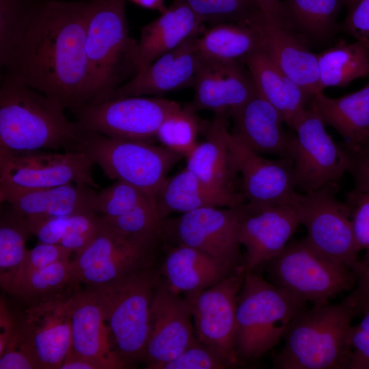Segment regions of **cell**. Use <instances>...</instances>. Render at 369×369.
Returning <instances> with one entry per match:
<instances>
[{"instance_id": "obj_6", "label": "cell", "mask_w": 369, "mask_h": 369, "mask_svg": "<svg viewBox=\"0 0 369 369\" xmlns=\"http://www.w3.org/2000/svg\"><path fill=\"white\" fill-rule=\"evenodd\" d=\"M85 51L93 102L104 101L129 76L136 74L137 41L129 33L125 0H90Z\"/></svg>"}, {"instance_id": "obj_20", "label": "cell", "mask_w": 369, "mask_h": 369, "mask_svg": "<svg viewBox=\"0 0 369 369\" xmlns=\"http://www.w3.org/2000/svg\"><path fill=\"white\" fill-rule=\"evenodd\" d=\"M243 23L255 32L258 49L293 81L311 96L322 92L317 54L308 48L290 25L260 10Z\"/></svg>"}, {"instance_id": "obj_55", "label": "cell", "mask_w": 369, "mask_h": 369, "mask_svg": "<svg viewBox=\"0 0 369 369\" xmlns=\"http://www.w3.org/2000/svg\"><path fill=\"white\" fill-rule=\"evenodd\" d=\"M367 270H369V253L366 254L363 260L359 262L356 273L358 274Z\"/></svg>"}, {"instance_id": "obj_16", "label": "cell", "mask_w": 369, "mask_h": 369, "mask_svg": "<svg viewBox=\"0 0 369 369\" xmlns=\"http://www.w3.org/2000/svg\"><path fill=\"white\" fill-rule=\"evenodd\" d=\"M244 269L202 290L187 294L197 338L221 354L233 367L238 364L234 340L238 293Z\"/></svg>"}, {"instance_id": "obj_37", "label": "cell", "mask_w": 369, "mask_h": 369, "mask_svg": "<svg viewBox=\"0 0 369 369\" xmlns=\"http://www.w3.org/2000/svg\"><path fill=\"white\" fill-rule=\"evenodd\" d=\"M200 123L188 106L170 114L161 124L156 138L161 145L187 157L197 144Z\"/></svg>"}, {"instance_id": "obj_7", "label": "cell", "mask_w": 369, "mask_h": 369, "mask_svg": "<svg viewBox=\"0 0 369 369\" xmlns=\"http://www.w3.org/2000/svg\"><path fill=\"white\" fill-rule=\"evenodd\" d=\"M74 151L86 154L111 179L133 184L153 197L169 170L183 158L162 145L90 131L81 133Z\"/></svg>"}, {"instance_id": "obj_24", "label": "cell", "mask_w": 369, "mask_h": 369, "mask_svg": "<svg viewBox=\"0 0 369 369\" xmlns=\"http://www.w3.org/2000/svg\"><path fill=\"white\" fill-rule=\"evenodd\" d=\"M235 136L259 154L292 159L295 135L284 128L279 112L257 93L241 107L232 111Z\"/></svg>"}, {"instance_id": "obj_9", "label": "cell", "mask_w": 369, "mask_h": 369, "mask_svg": "<svg viewBox=\"0 0 369 369\" xmlns=\"http://www.w3.org/2000/svg\"><path fill=\"white\" fill-rule=\"evenodd\" d=\"M337 183L301 194L297 208L300 225L307 230L309 245L327 258L356 270L358 253L350 211L346 202L336 197Z\"/></svg>"}, {"instance_id": "obj_10", "label": "cell", "mask_w": 369, "mask_h": 369, "mask_svg": "<svg viewBox=\"0 0 369 369\" xmlns=\"http://www.w3.org/2000/svg\"><path fill=\"white\" fill-rule=\"evenodd\" d=\"M180 105L159 97L130 96L82 105L72 112L81 132L148 141Z\"/></svg>"}, {"instance_id": "obj_8", "label": "cell", "mask_w": 369, "mask_h": 369, "mask_svg": "<svg viewBox=\"0 0 369 369\" xmlns=\"http://www.w3.org/2000/svg\"><path fill=\"white\" fill-rule=\"evenodd\" d=\"M266 265L273 283L305 303L327 301L357 279L354 270L323 256L305 238L288 244Z\"/></svg>"}, {"instance_id": "obj_56", "label": "cell", "mask_w": 369, "mask_h": 369, "mask_svg": "<svg viewBox=\"0 0 369 369\" xmlns=\"http://www.w3.org/2000/svg\"><path fill=\"white\" fill-rule=\"evenodd\" d=\"M361 0H344V5L347 8V12L351 11Z\"/></svg>"}, {"instance_id": "obj_5", "label": "cell", "mask_w": 369, "mask_h": 369, "mask_svg": "<svg viewBox=\"0 0 369 369\" xmlns=\"http://www.w3.org/2000/svg\"><path fill=\"white\" fill-rule=\"evenodd\" d=\"M160 279L153 265L92 287L102 303L112 345L126 368L144 361L151 303Z\"/></svg>"}, {"instance_id": "obj_21", "label": "cell", "mask_w": 369, "mask_h": 369, "mask_svg": "<svg viewBox=\"0 0 369 369\" xmlns=\"http://www.w3.org/2000/svg\"><path fill=\"white\" fill-rule=\"evenodd\" d=\"M70 317V350L92 361L98 369L126 368L112 345L103 307L94 288H78L74 291Z\"/></svg>"}, {"instance_id": "obj_44", "label": "cell", "mask_w": 369, "mask_h": 369, "mask_svg": "<svg viewBox=\"0 0 369 369\" xmlns=\"http://www.w3.org/2000/svg\"><path fill=\"white\" fill-rule=\"evenodd\" d=\"M72 252L59 245L40 243L27 252L17 269L8 278L0 282L1 288L12 281L33 271L62 260H70Z\"/></svg>"}, {"instance_id": "obj_43", "label": "cell", "mask_w": 369, "mask_h": 369, "mask_svg": "<svg viewBox=\"0 0 369 369\" xmlns=\"http://www.w3.org/2000/svg\"><path fill=\"white\" fill-rule=\"evenodd\" d=\"M232 367L221 354L196 337L178 357L163 364L159 369H223Z\"/></svg>"}, {"instance_id": "obj_53", "label": "cell", "mask_w": 369, "mask_h": 369, "mask_svg": "<svg viewBox=\"0 0 369 369\" xmlns=\"http://www.w3.org/2000/svg\"><path fill=\"white\" fill-rule=\"evenodd\" d=\"M59 369H98V367L87 359L70 350L63 360Z\"/></svg>"}, {"instance_id": "obj_49", "label": "cell", "mask_w": 369, "mask_h": 369, "mask_svg": "<svg viewBox=\"0 0 369 369\" xmlns=\"http://www.w3.org/2000/svg\"><path fill=\"white\" fill-rule=\"evenodd\" d=\"M350 152L349 173L355 180V187L369 190V148Z\"/></svg>"}, {"instance_id": "obj_28", "label": "cell", "mask_w": 369, "mask_h": 369, "mask_svg": "<svg viewBox=\"0 0 369 369\" xmlns=\"http://www.w3.org/2000/svg\"><path fill=\"white\" fill-rule=\"evenodd\" d=\"M310 107L326 124L340 133L349 152L369 148V82L363 88L339 98L316 92L311 97Z\"/></svg>"}, {"instance_id": "obj_39", "label": "cell", "mask_w": 369, "mask_h": 369, "mask_svg": "<svg viewBox=\"0 0 369 369\" xmlns=\"http://www.w3.org/2000/svg\"><path fill=\"white\" fill-rule=\"evenodd\" d=\"M36 0H0V62L2 66L25 29Z\"/></svg>"}, {"instance_id": "obj_50", "label": "cell", "mask_w": 369, "mask_h": 369, "mask_svg": "<svg viewBox=\"0 0 369 369\" xmlns=\"http://www.w3.org/2000/svg\"><path fill=\"white\" fill-rule=\"evenodd\" d=\"M16 328L14 317L9 311L5 299L0 301V355L5 351L7 344L12 337Z\"/></svg>"}, {"instance_id": "obj_42", "label": "cell", "mask_w": 369, "mask_h": 369, "mask_svg": "<svg viewBox=\"0 0 369 369\" xmlns=\"http://www.w3.org/2000/svg\"><path fill=\"white\" fill-rule=\"evenodd\" d=\"M102 223V215L95 211L70 215L60 245L75 254L81 253L96 238Z\"/></svg>"}, {"instance_id": "obj_3", "label": "cell", "mask_w": 369, "mask_h": 369, "mask_svg": "<svg viewBox=\"0 0 369 369\" xmlns=\"http://www.w3.org/2000/svg\"><path fill=\"white\" fill-rule=\"evenodd\" d=\"M357 312L350 295L342 302L315 303L288 325L285 344L274 359L281 369H345L352 356V320Z\"/></svg>"}, {"instance_id": "obj_40", "label": "cell", "mask_w": 369, "mask_h": 369, "mask_svg": "<svg viewBox=\"0 0 369 369\" xmlns=\"http://www.w3.org/2000/svg\"><path fill=\"white\" fill-rule=\"evenodd\" d=\"M204 23H243L260 10L255 0H183Z\"/></svg>"}, {"instance_id": "obj_11", "label": "cell", "mask_w": 369, "mask_h": 369, "mask_svg": "<svg viewBox=\"0 0 369 369\" xmlns=\"http://www.w3.org/2000/svg\"><path fill=\"white\" fill-rule=\"evenodd\" d=\"M326 124L311 107L295 120L293 162L297 191L309 193L337 183L348 172L351 155L344 145L336 143L327 132Z\"/></svg>"}, {"instance_id": "obj_22", "label": "cell", "mask_w": 369, "mask_h": 369, "mask_svg": "<svg viewBox=\"0 0 369 369\" xmlns=\"http://www.w3.org/2000/svg\"><path fill=\"white\" fill-rule=\"evenodd\" d=\"M199 35L191 37L155 59L113 90L105 100L130 96H158L193 86L200 62L196 48V39Z\"/></svg>"}, {"instance_id": "obj_38", "label": "cell", "mask_w": 369, "mask_h": 369, "mask_svg": "<svg viewBox=\"0 0 369 369\" xmlns=\"http://www.w3.org/2000/svg\"><path fill=\"white\" fill-rule=\"evenodd\" d=\"M103 218L117 231L130 238L156 244L163 239L161 220L154 200L140 204L118 217Z\"/></svg>"}, {"instance_id": "obj_48", "label": "cell", "mask_w": 369, "mask_h": 369, "mask_svg": "<svg viewBox=\"0 0 369 369\" xmlns=\"http://www.w3.org/2000/svg\"><path fill=\"white\" fill-rule=\"evenodd\" d=\"M0 369H37L31 357L18 346L15 331L0 355Z\"/></svg>"}, {"instance_id": "obj_27", "label": "cell", "mask_w": 369, "mask_h": 369, "mask_svg": "<svg viewBox=\"0 0 369 369\" xmlns=\"http://www.w3.org/2000/svg\"><path fill=\"white\" fill-rule=\"evenodd\" d=\"M96 190L78 184L31 190L0 188V200L27 219H41L95 211Z\"/></svg>"}, {"instance_id": "obj_15", "label": "cell", "mask_w": 369, "mask_h": 369, "mask_svg": "<svg viewBox=\"0 0 369 369\" xmlns=\"http://www.w3.org/2000/svg\"><path fill=\"white\" fill-rule=\"evenodd\" d=\"M75 286L28 305L16 323L18 346L37 369H59L72 346L70 304Z\"/></svg>"}, {"instance_id": "obj_26", "label": "cell", "mask_w": 369, "mask_h": 369, "mask_svg": "<svg viewBox=\"0 0 369 369\" xmlns=\"http://www.w3.org/2000/svg\"><path fill=\"white\" fill-rule=\"evenodd\" d=\"M204 24L183 0H174L158 18L141 28L134 56L136 74L187 39L202 33Z\"/></svg>"}, {"instance_id": "obj_1", "label": "cell", "mask_w": 369, "mask_h": 369, "mask_svg": "<svg viewBox=\"0 0 369 369\" xmlns=\"http://www.w3.org/2000/svg\"><path fill=\"white\" fill-rule=\"evenodd\" d=\"M90 1L36 5L2 66L5 74L53 97L71 111L93 102L85 40Z\"/></svg>"}, {"instance_id": "obj_23", "label": "cell", "mask_w": 369, "mask_h": 369, "mask_svg": "<svg viewBox=\"0 0 369 369\" xmlns=\"http://www.w3.org/2000/svg\"><path fill=\"white\" fill-rule=\"evenodd\" d=\"M193 87L194 97L187 106L195 113L200 110L230 113L257 93L249 71L239 62H215L200 58Z\"/></svg>"}, {"instance_id": "obj_18", "label": "cell", "mask_w": 369, "mask_h": 369, "mask_svg": "<svg viewBox=\"0 0 369 369\" xmlns=\"http://www.w3.org/2000/svg\"><path fill=\"white\" fill-rule=\"evenodd\" d=\"M226 141L242 177V190L247 202L258 205H297L301 197L295 186L290 159H268L245 146L228 127Z\"/></svg>"}, {"instance_id": "obj_30", "label": "cell", "mask_w": 369, "mask_h": 369, "mask_svg": "<svg viewBox=\"0 0 369 369\" xmlns=\"http://www.w3.org/2000/svg\"><path fill=\"white\" fill-rule=\"evenodd\" d=\"M159 271L170 289L184 295L212 286L234 273L206 253L185 245L168 249Z\"/></svg>"}, {"instance_id": "obj_45", "label": "cell", "mask_w": 369, "mask_h": 369, "mask_svg": "<svg viewBox=\"0 0 369 369\" xmlns=\"http://www.w3.org/2000/svg\"><path fill=\"white\" fill-rule=\"evenodd\" d=\"M348 207L354 237L359 249L369 253V190L355 187L345 202Z\"/></svg>"}, {"instance_id": "obj_29", "label": "cell", "mask_w": 369, "mask_h": 369, "mask_svg": "<svg viewBox=\"0 0 369 369\" xmlns=\"http://www.w3.org/2000/svg\"><path fill=\"white\" fill-rule=\"evenodd\" d=\"M243 62L258 93L279 112L285 124L292 129L297 118L307 108L312 96L259 49Z\"/></svg>"}, {"instance_id": "obj_33", "label": "cell", "mask_w": 369, "mask_h": 369, "mask_svg": "<svg viewBox=\"0 0 369 369\" xmlns=\"http://www.w3.org/2000/svg\"><path fill=\"white\" fill-rule=\"evenodd\" d=\"M320 90L344 87L354 80L369 76V53L360 42L341 41L317 54Z\"/></svg>"}, {"instance_id": "obj_32", "label": "cell", "mask_w": 369, "mask_h": 369, "mask_svg": "<svg viewBox=\"0 0 369 369\" xmlns=\"http://www.w3.org/2000/svg\"><path fill=\"white\" fill-rule=\"evenodd\" d=\"M196 48L204 60L240 62L258 49V41L248 25L225 23L204 29L196 39Z\"/></svg>"}, {"instance_id": "obj_19", "label": "cell", "mask_w": 369, "mask_h": 369, "mask_svg": "<svg viewBox=\"0 0 369 369\" xmlns=\"http://www.w3.org/2000/svg\"><path fill=\"white\" fill-rule=\"evenodd\" d=\"M195 338L187 301L170 289L161 277L150 307L149 333L144 358L146 368L159 369L178 357Z\"/></svg>"}, {"instance_id": "obj_25", "label": "cell", "mask_w": 369, "mask_h": 369, "mask_svg": "<svg viewBox=\"0 0 369 369\" xmlns=\"http://www.w3.org/2000/svg\"><path fill=\"white\" fill-rule=\"evenodd\" d=\"M154 197L161 220L175 213L206 207L233 208L246 202L241 192L212 186L186 167L167 176Z\"/></svg>"}, {"instance_id": "obj_14", "label": "cell", "mask_w": 369, "mask_h": 369, "mask_svg": "<svg viewBox=\"0 0 369 369\" xmlns=\"http://www.w3.org/2000/svg\"><path fill=\"white\" fill-rule=\"evenodd\" d=\"M94 165L77 151L0 152V188L31 190L78 184L98 189Z\"/></svg>"}, {"instance_id": "obj_36", "label": "cell", "mask_w": 369, "mask_h": 369, "mask_svg": "<svg viewBox=\"0 0 369 369\" xmlns=\"http://www.w3.org/2000/svg\"><path fill=\"white\" fill-rule=\"evenodd\" d=\"M10 206V205H9ZM30 234L25 217L10 206L1 209L0 282L10 276L23 260Z\"/></svg>"}, {"instance_id": "obj_34", "label": "cell", "mask_w": 369, "mask_h": 369, "mask_svg": "<svg viewBox=\"0 0 369 369\" xmlns=\"http://www.w3.org/2000/svg\"><path fill=\"white\" fill-rule=\"evenodd\" d=\"M70 262L62 260L33 271L2 288L27 305L37 303L79 285L72 277Z\"/></svg>"}, {"instance_id": "obj_13", "label": "cell", "mask_w": 369, "mask_h": 369, "mask_svg": "<svg viewBox=\"0 0 369 369\" xmlns=\"http://www.w3.org/2000/svg\"><path fill=\"white\" fill-rule=\"evenodd\" d=\"M236 207H206L162 219L163 237L206 253L232 272L244 269Z\"/></svg>"}, {"instance_id": "obj_47", "label": "cell", "mask_w": 369, "mask_h": 369, "mask_svg": "<svg viewBox=\"0 0 369 369\" xmlns=\"http://www.w3.org/2000/svg\"><path fill=\"white\" fill-rule=\"evenodd\" d=\"M344 29L369 53V0H361L347 12Z\"/></svg>"}, {"instance_id": "obj_46", "label": "cell", "mask_w": 369, "mask_h": 369, "mask_svg": "<svg viewBox=\"0 0 369 369\" xmlns=\"http://www.w3.org/2000/svg\"><path fill=\"white\" fill-rule=\"evenodd\" d=\"M364 316L351 331L352 356L349 369H369V304L361 311Z\"/></svg>"}, {"instance_id": "obj_17", "label": "cell", "mask_w": 369, "mask_h": 369, "mask_svg": "<svg viewBox=\"0 0 369 369\" xmlns=\"http://www.w3.org/2000/svg\"><path fill=\"white\" fill-rule=\"evenodd\" d=\"M237 208V234L245 248V272L255 271L279 254L300 225L296 205H258Z\"/></svg>"}, {"instance_id": "obj_12", "label": "cell", "mask_w": 369, "mask_h": 369, "mask_svg": "<svg viewBox=\"0 0 369 369\" xmlns=\"http://www.w3.org/2000/svg\"><path fill=\"white\" fill-rule=\"evenodd\" d=\"M102 219L96 238L70 262V273L77 284L99 287L154 265L158 244L126 237Z\"/></svg>"}, {"instance_id": "obj_51", "label": "cell", "mask_w": 369, "mask_h": 369, "mask_svg": "<svg viewBox=\"0 0 369 369\" xmlns=\"http://www.w3.org/2000/svg\"><path fill=\"white\" fill-rule=\"evenodd\" d=\"M358 286L351 295L352 296L357 312L369 304V270L357 274Z\"/></svg>"}, {"instance_id": "obj_35", "label": "cell", "mask_w": 369, "mask_h": 369, "mask_svg": "<svg viewBox=\"0 0 369 369\" xmlns=\"http://www.w3.org/2000/svg\"><path fill=\"white\" fill-rule=\"evenodd\" d=\"M283 4L290 25L316 38L332 31L344 5V0H285Z\"/></svg>"}, {"instance_id": "obj_54", "label": "cell", "mask_w": 369, "mask_h": 369, "mask_svg": "<svg viewBox=\"0 0 369 369\" xmlns=\"http://www.w3.org/2000/svg\"><path fill=\"white\" fill-rule=\"evenodd\" d=\"M137 5L162 13L166 10L164 0H130Z\"/></svg>"}, {"instance_id": "obj_31", "label": "cell", "mask_w": 369, "mask_h": 369, "mask_svg": "<svg viewBox=\"0 0 369 369\" xmlns=\"http://www.w3.org/2000/svg\"><path fill=\"white\" fill-rule=\"evenodd\" d=\"M224 113H216L206 127V139L198 142L186 157V168L204 182L219 188L235 190L238 171L226 141Z\"/></svg>"}, {"instance_id": "obj_4", "label": "cell", "mask_w": 369, "mask_h": 369, "mask_svg": "<svg viewBox=\"0 0 369 369\" xmlns=\"http://www.w3.org/2000/svg\"><path fill=\"white\" fill-rule=\"evenodd\" d=\"M245 273L236 316L234 346L238 362L256 359L273 349L305 305L255 271Z\"/></svg>"}, {"instance_id": "obj_2", "label": "cell", "mask_w": 369, "mask_h": 369, "mask_svg": "<svg viewBox=\"0 0 369 369\" xmlns=\"http://www.w3.org/2000/svg\"><path fill=\"white\" fill-rule=\"evenodd\" d=\"M57 99L5 74L0 87V152L74 151L81 131Z\"/></svg>"}, {"instance_id": "obj_52", "label": "cell", "mask_w": 369, "mask_h": 369, "mask_svg": "<svg viewBox=\"0 0 369 369\" xmlns=\"http://www.w3.org/2000/svg\"><path fill=\"white\" fill-rule=\"evenodd\" d=\"M255 1L261 12L266 14L276 17L279 18V20L290 25L286 15L283 2L281 0H255Z\"/></svg>"}, {"instance_id": "obj_41", "label": "cell", "mask_w": 369, "mask_h": 369, "mask_svg": "<svg viewBox=\"0 0 369 369\" xmlns=\"http://www.w3.org/2000/svg\"><path fill=\"white\" fill-rule=\"evenodd\" d=\"M154 200L151 195L142 189L121 180L97 193L94 210L107 219L118 217L137 205Z\"/></svg>"}]
</instances>
